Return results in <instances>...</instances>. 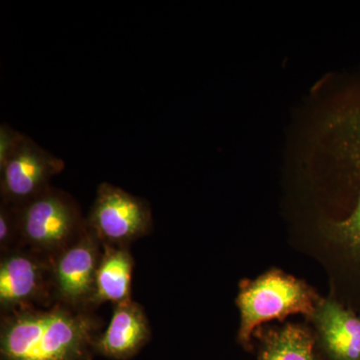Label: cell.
<instances>
[{"instance_id": "cell-1", "label": "cell", "mask_w": 360, "mask_h": 360, "mask_svg": "<svg viewBox=\"0 0 360 360\" xmlns=\"http://www.w3.org/2000/svg\"><path fill=\"white\" fill-rule=\"evenodd\" d=\"M99 326L90 310L61 303L4 312L0 360H94Z\"/></svg>"}, {"instance_id": "cell-2", "label": "cell", "mask_w": 360, "mask_h": 360, "mask_svg": "<svg viewBox=\"0 0 360 360\" xmlns=\"http://www.w3.org/2000/svg\"><path fill=\"white\" fill-rule=\"evenodd\" d=\"M319 300L307 284L279 270H270L255 281H243L238 297L239 342L250 349L251 335L260 324L295 314L311 317Z\"/></svg>"}, {"instance_id": "cell-3", "label": "cell", "mask_w": 360, "mask_h": 360, "mask_svg": "<svg viewBox=\"0 0 360 360\" xmlns=\"http://www.w3.org/2000/svg\"><path fill=\"white\" fill-rule=\"evenodd\" d=\"M18 207L20 246L49 258L75 243L86 224L72 196L51 186Z\"/></svg>"}, {"instance_id": "cell-4", "label": "cell", "mask_w": 360, "mask_h": 360, "mask_svg": "<svg viewBox=\"0 0 360 360\" xmlns=\"http://www.w3.org/2000/svg\"><path fill=\"white\" fill-rule=\"evenodd\" d=\"M85 221L103 245L129 248L153 229V210L143 198L103 182Z\"/></svg>"}, {"instance_id": "cell-5", "label": "cell", "mask_w": 360, "mask_h": 360, "mask_svg": "<svg viewBox=\"0 0 360 360\" xmlns=\"http://www.w3.org/2000/svg\"><path fill=\"white\" fill-rule=\"evenodd\" d=\"M103 243L86 224L75 243L51 258L54 303L77 310L92 309Z\"/></svg>"}, {"instance_id": "cell-6", "label": "cell", "mask_w": 360, "mask_h": 360, "mask_svg": "<svg viewBox=\"0 0 360 360\" xmlns=\"http://www.w3.org/2000/svg\"><path fill=\"white\" fill-rule=\"evenodd\" d=\"M52 295L51 258L30 248H20L1 255L0 307L2 312L49 307Z\"/></svg>"}, {"instance_id": "cell-7", "label": "cell", "mask_w": 360, "mask_h": 360, "mask_svg": "<svg viewBox=\"0 0 360 360\" xmlns=\"http://www.w3.org/2000/svg\"><path fill=\"white\" fill-rule=\"evenodd\" d=\"M65 168V160L41 148L25 135L0 168L2 202L21 205L51 186V180Z\"/></svg>"}, {"instance_id": "cell-8", "label": "cell", "mask_w": 360, "mask_h": 360, "mask_svg": "<svg viewBox=\"0 0 360 360\" xmlns=\"http://www.w3.org/2000/svg\"><path fill=\"white\" fill-rule=\"evenodd\" d=\"M312 322L322 360H360V315L333 297L317 303Z\"/></svg>"}, {"instance_id": "cell-9", "label": "cell", "mask_w": 360, "mask_h": 360, "mask_svg": "<svg viewBox=\"0 0 360 360\" xmlns=\"http://www.w3.org/2000/svg\"><path fill=\"white\" fill-rule=\"evenodd\" d=\"M148 316L131 298L115 304L110 324L94 342L96 354L113 360H127L139 354L150 340Z\"/></svg>"}, {"instance_id": "cell-10", "label": "cell", "mask_w": 360, "mask_h": 360, "mask_svg": "<svg viewBox=\"0 0 360 360\" xmlns=\"http://www.w3.org/2000/svg\"><path fill=\"white\" fill-rule=\"evenodd\" d=\"M134 266V257L129 248L103 245L92 307L108 302L117 304L131 298Z\"/></svg>"}, {"instance_id": "cell-11", "label": "cell", "mask_w": 360, "mask_h": 360, "mask_svg": "<svg viewBox=\"0 0 360 360\" xmlns=\"http://www.w3.org/2000/svg\"><path fill=\"white\" fill-rule=\"evenodd\" d=\"M260 347L258 360H319L315 338L309 329L286 324L277 329H257Z\"/></svg>"}, {"instance_id": "cell-12", "label": "cell", "mask_w": 360, "mask_h": 360, "mask_svg": "<svg viewBox=\"0 0 360 360\" xmlns=\"http://www.w3.org/2000/svg\"><path fill=\"white\" fill-rule=\"evenodd\" d=\"M20 246L18 205L0 202V250L1 255Z\"/></svg>"}, {"instance_id": "cell-13", "label": "cell", "mask_w": 360, "mask_h": 360, "mask_svg": "<svg viewBox=\"0 0 360 360\" xmlns=\"http://www.w3.org/2000/svg\"><path fill=\"white\" fill-rule=\"evenodd\" d=\"M25 136V134L13 129L7 123H1L0 125V168L4 167V163L18 148Z\"/></svg>"}]
</instances>
